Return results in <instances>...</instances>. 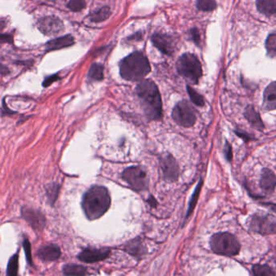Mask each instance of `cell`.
Returning <instances> with one entry per match:
<instances>
[{
    "mask_svg": "<svg viewBox=\"0 0 276 276\" xmlns=\"http://www.w3.org/2000/svg\"><path fill=\"white\" fill-rule=\"evenodd\" d=\"M110 205V195L104 187H93L85 193L82 198V210L90 220H97L104 216Z\"/></svg>",
    "mask_w": 276,
    "mask_h": 276,
    "instance_id": "obj_1",
    "label": "cell"
},
{
    "mask_svg": "<svg viewBox=\"0 0 276 276\" xmlns=\"http://www.w3.org/2000/svg\"><path fill=\"white\" fill-rule=\"evenodd\" d=\"M137 93L147 117L150 120L162 118V99L157 85L151 80H144L137 86Z\"/></svg>",
    "mask_w": 276,
    "mask_h": 276,
    "instance_id": "obj_2",
    "label": "cell"
},
{
    "mask_svg": "<svg viewBox=\"0 0 276 276\" xmlns=\"http://www.w3.org/2000/svg\"><path fill=\"white\" fill-rule=\"evenodd\" d=\"M151 70L149 61L144 54L134 52L120 63V73L128 81H140Z\"/></svg>",
    "mask_w": 276,
    "mask_h": 276,
    "instance_id": "obj_3",
    "label": "cell"
},
{
    "mask_svg": "<svg viewBox=\"0 0 276 276\" xmlns=\"http://www.w3.org/2000/svg\"><path fill=\"white\" fill-rule=\"evenodd\" d=\"M210 247L217 255L227 257L235 256L241 250V245L235 236L229 233L214 234L210 239Z\"/></svg>",
    "mask_w": 276,
    "mask_h": 276,
    "instance_id": "obj_4",
    "label": "cell"
},
{
    "mask_svg": "<svg viewBox=\"0 0 276 276\" xmlns=\"http://www.w3.org/2000/svg\"><path fill=\"white\" fill-rule=\"evenodd\" d=\"M177 70L180 75L193 84L198 83L203 73L197 57L189 53L184 54L179 58L177 62Z\"/></svg>",
    "mask_w": 276,
    "mask_h": 276,
    "instance_id": "obj_5",
    "label": "cell"
},
{
    "mask_svg": "<svg viewBox=\"0 0 276 276\" xmlns=\"http://www.w3.org/2000/svg\"><path fill=\"white\" fill-rule=\"evenodd\" d=\"M172 118L175 123L183 127H192L197 121L194 108L188 101L178 103L173 109Z\"/></svg>",
    "mask_w": 276,
    "mask_h": 276,
    "instance_id": "obj_6",
    "label": "cell"
},
{
    "mask_svg": "<svg viewBox=\"0 0 276 276\" xmlns=\"http://www.w3.org/2000/svg\"><path fill=\"white\" fill-rule=\"evenodd\" d=\"M122 177L135 191L145 190L149 184L146 172L140 166H132L126 169L122 173Z\"/></svg>",
    "mask_w": 276,
    "mask_h": 276,
    "instance_id": "obj_7",
    "label": "cell"
},
{
    "mask_svg": "<svg viewBox=\"0 0 276 276\" xmlns=\"http://www.w3.org/2000/svg\"><path fill=\"white\" fill-rule=\"evenodd\" d=\"M250 229L261 235L276 233V218L268 214H255L250 219Z\"/></svg>",
    "mask_w": 276,
    "mask_h": 276,
    "instance_id": "obj_8",
    "label": "cell"
},
{
    "mask_svg": "<svg viewBox=\"0 0 276 276\" xmlns=\"http://www.w3.org/2000/svg\"><path fill=\"white\" fill-rule=\"evenodd\" d=\"M37 28L41 33L46 36H54L64 30L63 20L54 15L42 17L37 21Z\"/></svg>",
    "mask_w": 276,
    "mask_h": 276,
    "instance_id": "obj_9",
    "label": "cell"
},
{
    "mask_svg": "<svg viewBox=\"0 0 276 276\" xmlns=\"http://www.w3.org/2000/svg\"><path fill=\"white\" fill-rule=\"evenodd\" d=\"M21 216L35 231L41 232L46 227V216L39 210L25 206L22 207Z\"/></svg>",
    "mask_w": 276,
    "mask_h": 276,
    "instance_id": "obj_10",
    "label": "cell"
},
{
    "mask_svg": "<svg viewBox=\"0 0 276 276\" xmlns=\"http://www.w3.org/2000/svg\"><path fill=\"white\" fill-rule=\"evenodd\" d=\"M162 172L165 179L168 182H175L179 175V168L175 158L171 154H166L161 160Z\"/></svg>",
    "mask_w": 276,
    "mask_h": 276,
    "instance_id": "obj_11",
    "label": "cell"
},
{
    "mask_svg": "<svg viewBox=\"0 0 276 276\" xmlns=\"http://www.w3.org/2000/svg\"><path fill=\"white\" fill-rule=\"evenodd\" d=\"M110 255V250L99 249H85L78 255L80 261L85 263H95L105 260Z\"/></svg>",
    "mask_w": 276,
    "mask_h": 276,
    "instance_id": "obj_12",
    "label": "cell"
},
{
    "mask_svg": "<svg viewBox=\"0 0 276 276\" xmlns=\"http://www.w3.org/2000/svg\"><path fill=\"white\" fill-rule=\"evenodd\" d=\"M152 43L162 54L171 55L174 52V45L171 37L162 33H155L151 37Z\"/></svg>",
    "mask_w": 276,
    "mask_h": 276,
    "instance_id": "obj_13",
    "label": "cell"
},
{
    "mask_svg": "<svg viewBox=\"0 0 276 276\" xmlns=\"http://www.w3.org/2000/svg\"><path fill=\"white\" fill-rule=\"evenodd\" d=\"M62 255L60 248L55 244L45 245L37 250V255L43 262H54L59 259Z\"/></svg>",
    "mask_w": 276,
    "mask_h": 276,
    "instance_id": "obj_14",
    "label": "cell"
},
{
    "mask_svg": "<svg viewBox=\"0 0 276 276\" xmlns=\"http://www.w3.org/2000/svg\"><path fill=\"white\" fill-rule=\"evenodd\" d=\"M74 44V38L71 35H66L56 39L48 41L46 44V50L47 52L54 50H62L64 48L69 47Z\"/></svg>",
    "mask_w": 276,
    "mask_h": 276,
    "instance_id": "obj_15",
    "label": "cell"
},
{
    "mask_svg": "<svg viewBox=\"0 0 276 276\" xmlns=\"http://www.w3.org/2000/svg\"><path fill=\"white\" fill-rule=\"evenodd\" d=\"M260 187L267 193H272L276 188V176L270 169H263L262 171Z\"/></svg>",
    "mask_w": 276,
    "mask_h": 276,
    "instance_id": "obj_16",
    "label": "cell"
},
{
    "mask_svg": "<svg viewBox=\"0 0 276 276\" xmlns=\"http://www.w3.org/2000/svg\"><path fill=\"white\" fill-rule=\"evenodd\" d=\"M263 108L267 111L276 109V82H272L266 88L263 95Z\"/></svg>",
    "mask_w": 276,
    "mask_h": 276,
    "instance_id": "obj_17",
    "label": "cell"
},
{
    "mask_svg": "<svg viewBox=\"0 0 276 276\" xmlns=\"http://www.w3.org/2000/svg\"><path fill=\"white\" fill-rule=\"evenodd\" d=\"M245 117L247 119V121L250 122V125L253 127H255L257 130H263L264 125H263V121H262L261 117L259 116V113L254 109L252 106H250L246 108V112H245Z\"/></svg>",
    "mask_w": 276,
    "mask_h": 276,
    "instance_id": "obj_18",
    "label": "cell"
},
{
    "mask_svg": "<svg viewBox=\"0 0 276 276\" xmlns=\"http://www.w3.org/2000/svg\"><path fill=\"white\" fill-rule=\"evenodd\" d=\"M63 272L65 276H85L87 275V268L77 264H66L63 266Z\"/></svg>",
    "mask_w": 276,
    "mask_h": 276,
    "instance_id": "obj_19",
    "label": "cell"
},
{
    "mask_svg": "<svg viewBox=\"0 0 276 276\" xmlns=\"http://www.w3.org/2000/svg\"><path fill=\"white\" fill-rule=\"evenodd\" d=\"M257 7L264 15H273L276 12V0H257Z\"/></svg>",
    "mask_w": 276,
    "mask_h": 276,
    "instance_id": "obj_20",
    "label": "cell"
},
{
    "mask_svg": "<svg viewBox=\"0 0 276 276\" xmlns=\"http://www.w3.org/2000/svg\"><path fill=\"white\" fill-rule=\"evenodd\" d=\"M125 250L130 255L135 257H141L145 253V247L140 239L133 240L125 246Z\"/></svg>",
    "mask_w": 276,
    "mask_h": 276,
    "instance_id": "obj_21",
    "label": "cell"
},
{
    "mask_svg": "<svg viewBox=\"0 0 276 276\" xmlns=\"http://www.w3.org/2000/svg\"><path fill=\"white\" fill-rule=\"evenodd\" d=\"M111 15H112L111 9L107 6H104L101 8L98 9L96 11H93L92 13L90 15V20L95 23H99V22L108 20Z\"/></svg>",
    "mask_w": 276,
    "mask_h": 276,
    "instance_id": "obj_22",
    "label": "cell"
},
{
    "mask_svg": "<svg viewBox=\"0 0 276 276\" xmlns=\"http://www.w3.org/2000/svg\"><path fill=\"white\" fill-rule=\"evenodd\" d=\"M87 78L90 81H101L104 78V67L98 63L91 65Z\"/></svg>",
    "mask_w": 276,
    "mask_h": 276,
    "instance_id": "obj_23",
    "label": "cell"
},
{
    "mask_svg": "<svg viewBox=\"0 0 276 276\" xmlns=\"http://www.w3.org/2000/svg\"><path fill=\"white\" fill-rule=\"evenodd\" d=\"M18 271H19V255L18 253L10 258L7 264V276H18Z\"/></svg>",
    "mask_w": 276,
    "mask_h": 276,
    "instance_id": "obj_24",
    "label": "cell"
},
{
    "mask_svg": "<svg viewBox=\"0 0 276 276\" xmlns=\"http://www.w3.org/2000/svg\"><path fill=\"white\" fill-rule=\"evenodd\" d=\"M254 276H276L274 271L268 265L256 264L252 268Z\"/></svg>",
    "mask_w": 276,
    "mask_h": 276,
    "instance_id": "obj_25",
    "label": "cell"
},
{
    "mask_svg": "<svg viewBox=\"0 0 276 276\" xmlns=\"http://www.w3.org/2000/svg\"><path fill=\"white\" fill-rule=\"evenodd\" d=\"M60 186L58 184H51L46 188V195H47L48 201L51 205H54L55 201L59 197Z\"/></svg>",
    "mask_w": 276,
    "mask_h": 276,
    "instance_id": "obj_26",
    "label": "cell"
},
{
    "mask_svg": "<svg viewBox=\"0 0 276 276\" xmlns=\"http://www.w3.org/2000/svg\"><path fill=\"white\" fill-rule=\"evenodd\" d=\"M201 188H202V181H200L197 188H196L194 194L192 195V200H191L190 204H189V207H188V212L186 215V220L189 217V216L192 215V212L194 211L195 207L197 205V201H198L199 196H200V192H201Z\"/></svg>",
    "mask_w": 276,
    "mask_h": 276,
    "instance_id": "obj_27",
    "label": "cell"
},
{
    "mask_svg": "<svg viewBox=\"0 0 276 276\" xmlns=\"http://www.w3.org/2000/svg\"><path fill=\"white\" fill-rule=\"evenodd\" d=\"M197 7L200 11H212L216 8L215 0H197Z\"/></svg>",
    "mask_w": 276,
    "mask_h": 276,
    "instance_id": "obj_28",
    "label": "cell"
},
{
    "mask_svg": "<svg viewBox=\"0 0 276 276\" xmlns=\"http://www.w3.org/2000/svg\"><path fill=\"white\" fill-rule=\"evenodd\" d=\"M266 48L270 56L276 58V33L268 37L266 41Z\"/></svg>",
    "mask_w": 276,
    "mask_h": 276,
    "instance_id": "obj_29",
    "label": "cell"
},
{
    "mask_svg": "<svg viewBox=\"0 0 276 276\" xmlns=\"http://www.w3.org/2000/svg\"><path fill=\"white\" fill-rule=\"evenodd\" d=\"M187 90H188V95L190 96L192 101L196 105L200 106V107L205 105V99L199 93L195 91L194 89L192 88L190 86H188Z\"/></svg>",
    "mask_w": 276,
    "mask_h": 276,
    "instance_id": "obj_30",
    "label": "cell"
},
{
    "mask_svg": "<svg viewBox=\"0 0 276 276\" xmlns=\"http://www.w3.org/2000/svg\"><path fill=\"white\" fill-rule=\"evenodd\" d=\"M86 3L85 0H70L67 4V7L70 11H74V12L82 11L86 7Z\"/></svg>",
    "mask_w": 276,
    "mask_h": 276,
    "instance_id": "obj_31",
    "label": "cell"
},
{
    "mask_svg": "<svg viewBox=\"0 0 276 276\" xmlns=\"http://www.w3.org/2000/svg\"><path fill=\"white\" fill-rule=\"evenodd\" d=\"M23 248L24 250V255L26 257L27 263L28 265L33 267V257H32V246L28 238H24L23 241Z\"/></svg>",
    "mask_w": 276,
    "mask_h": 276,
    "instance_id": "obj_32",
    "label": "cell"
},
{
    "mask_svg": "<svg viewBox=\"0 0 276 276\" xmlns=\"http://www.w3.org/2000/svg\"><path fill=\"white\" fill-rule=\"evenodd\" d=\"M60 79V77H59L58 73H55V74H53V75L48 76L45 79H44L43 82H42V86L43 87H48L50 86V85L53 84L54 82H57L58 80Z\"/></svg>",
    "mask_w": 276,
    "mask_h": 276,
    "instance_id": "obj_33",
    "label": "cell"
},
{
    "mask_svg": "<svg viewBox=\"0 0 276 276\" xmlns=\"http://www.w3.org/2000/svg\"><path fill=\"white\" fill-rule=\"evenodd\" d=\"M189 34H190L191 39L194 41L195 44L197 46H200V44H201V35H200L198 29L197 28H192L189 31Z\"/></svg>",
    "mask_w": 276,
    "mask_h": 276,
    "instance_id": "obj_34",
    "label": "cell"
},
{
    "mask_svg": "<svg viewBox=\"0 0 276 276\" xmlns=\"http://www.w3.org/2000/svg\"><path fill=\"white\" fill-rule=\"evenodd\" d=\"M13 36L11 34H5V33H0V44H10L13 45Z\"/></svg>",
    "mask_w": 276,
    "mask_h": 276,
    "instance_id": "obj_35",
    "label": "cell"
},
{
    "mask_svg": "<svg viewBox=\"0 0 276 276\" xmlns=\"http://www.w3.org/2000/svg\"><path fill=\"white\" fill-rule=\"evenodd\" d=\"M1 113H2V116H9V115L16 114L17 112H13V111H11V109H9L7 104H4V100H3V101H2V110H1Z\"/></svg>",
    "mask_w": 276,
    "mask_h": 276,
    "instance_id": "obj_36",
    "label": "cell"
},
{
    "mask_svg": "<svg viewBox=\"0 0 276 276\" xmlns=\"http://www.w3.org/2000/svg\"><path fill=\"white\" fill-rule=\"evenodd\" d=\"M224 151H225L224 153H225V156H226L228 161H231V159H232V148H231L229 143H227Z\"/></svg>",
    "mask_w": 276,
    "mask_h": 276,
    "instance_id": "obj_37",
    "label": "cell"
},
{
    "mask_svg": "<svg viewBox=\"0 0 276 276\" xmlns=\"http://www.w3.org/2000/svg\"><path fill=\"white\" fill-rule=\"evenodd\" d=\"M142 38V33H137L133 35L131 37H129V40H132V41H134V40H140Z\"/></svg>",
    "mask_w": 276,
    "mask_h": 276,
    "instance_id": "obj_38",
    "label": "cell"
},
{
    "mask_svg": "<svg viewBox=\"0 0 276 276\" xmlns=\"http://www.w3.org/2000/svg\"><path fill=\"white\" fill-rule=\"evenodd\" d=\"M9 73H10V71L7 69V67L0 64V73L2 75H5V74H8Z\"/></svg>",
    "mask_w": 276,
    "mask_h": 276,
    "instance_id": "obj_39",
    "label": "cell"
},
{
    "mask_svg": "<svg viewBox=\"0 0 276 276\" xmlns=\"http://www.w3.org/2000/svg\"><path fill=\"white\" fill-rule=\"evenodd\" d=\"M148 202H149V205H151L152 207H156V205H157V201L154 200L153 197L149 199Z\"/></svg>",
    "mask_w": 276,
    "mask_h": 276,
    "instance_id": "obj_40",
    "label": "cell"
},
{
    "mask_svg": "<svg viewBox=\"0 0 276 276\" xmlns=\"http://www.w3.org/2000/svg\"><path fill=\"white\" fill-rule=\"evenodd\" d=\"M46 1H49V2H55L57 0H46Z\"/></svg>",
    "mask_w": 276,
    "mask_h": 276,
    "instance_id": "obj_41",
    "label": "cell"
}]
</instances>
